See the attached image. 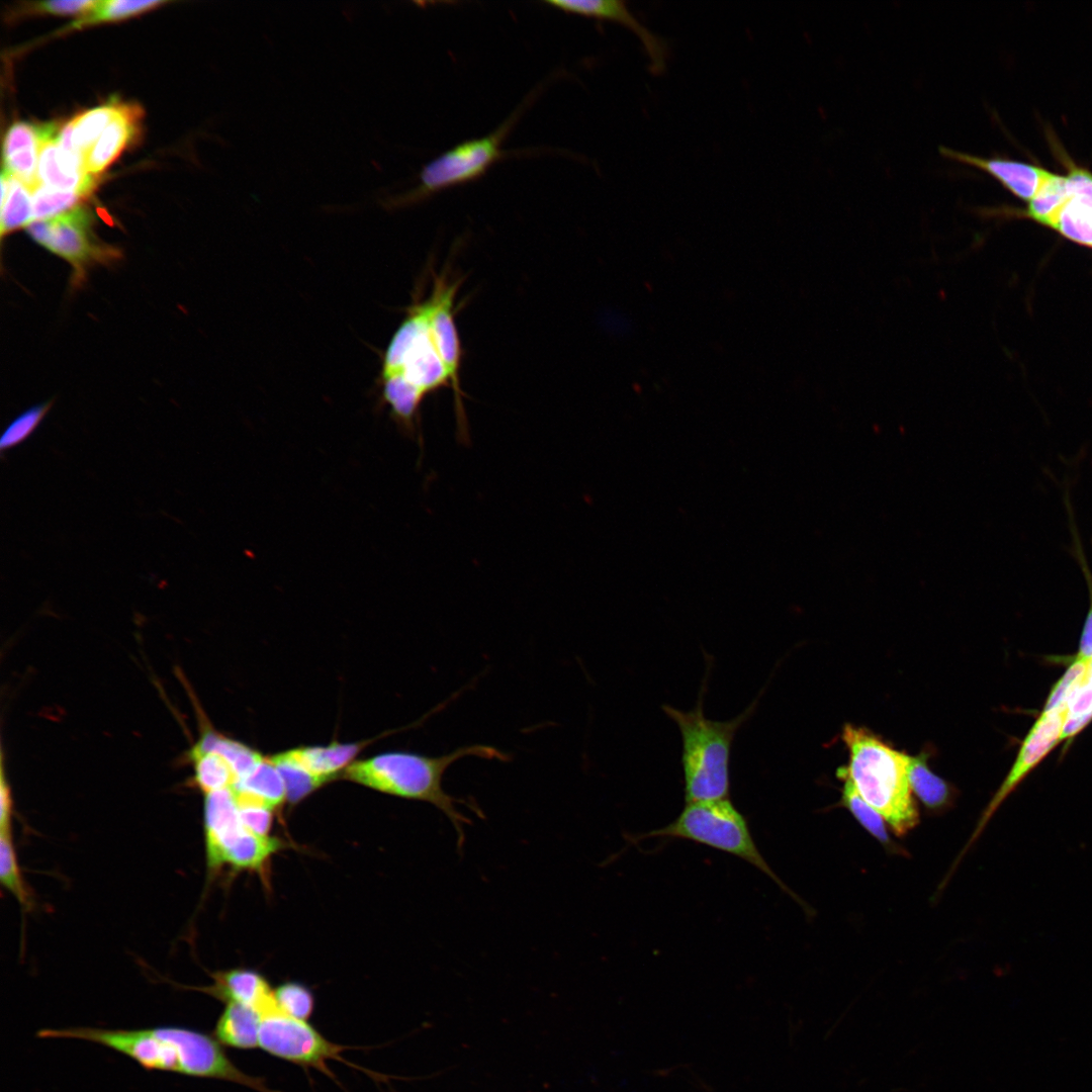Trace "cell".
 Segmentation results:
<instances>
[{"instance_id": "cell-36", "label": "cell", "mask_w": 1092, "mask_h": 1092, "mask_svg": "<svg viewBox=\"0 0 1092 1092\" xmlns=\"http://www.w3.org/2000/svg\"><path fill=\"white\" fill-rule=\"evenodd\" d=\"M52 405L53 400H48L29 407L16 417L1 436V451L9 450L25 441L38 427Z\"/></svg>"}, {"instance_id": "cell-12", "label": "cell", "mask_w": 1092, "mask_h": 1092, "mask_svg": "<svg viewBox=\"0 0 1092 1092\" xmlns=\"http://www.w3.org/2000/svg\"><path fill=\"white\" fill-rule=\"evenodd\" d=\"M547 5L584 17L617 22L630 29L641 41L649 59V69L653 74L665 70L668 58L666 40L646 27L621 0H554Z\"/></svg>"}, {"instance_id": "cell-8", "label": "cell", "mask_w": 1092, "mask_h": 1092, "mask_svg": "<svg viewBox=\"0 0 1092 1092\" xmlns=\"http://www.w3.org/2000/svg\"><path fill=\"white\" fill-rule=\"evenodd\" d=\"M388 373H400L426 395L452 385L433 341L428 300L411 308L391 338L382 367V374Z\"/></svg>"}, {"instance_id": "cell-35", "label": "cell", "mask_w": 1092, "mask_h": 1092, "mask_svg": "<svg viewBox=\"0 0 1092 1092\" xmlns=\"http://www.w3.org/2000/svg\"><path fill=\"white\" fill-rule=\"evenodd\" d=\"M271 762L279 769L283 777L287 801L297 803L327 784L298 765L279 757L277 754L269 756Z\"/></svg>"}, {"instance_id": "cell-29", "label": "cell", "mask_w": 1092, "mask_h": 1092, "mask_svg": "<svg viewBox=\"0 0 1092 1092\" xmlns=\"http://www.w3.org/2000/svg\"><path fill=\"white\" fill-rule=\"evenodd\" d=\"M1069 199L1066 178L1050 173L1036 194L1029 200L1027 213L1035 220L1051 226Z\"/></svg>"}, {"instance_id": "cell-31", "label": "cell", "mask_w": 1092, "mask_h": 1092, "mask_svg": "<svg viewBox=\"0 0 1092 1092\" xmlns=\"http://www.w3.org/2000/svg\"><path fill=\"white\" fill-rule=\"evenodd\" d=\"M1051 226L1072 241L1092 247V208L1076 199L1065 203Z\"/></svg>"}, {"instance_id": "cell-32", "label": "cell", "mask_w": 1092, "mask_h": 1092, "mask_svg": "<svg viewBox=\"0 0 1092 1092\" xmlns=\"http://www.w3.org/2000/svg\"><path fill=\"white\" fill-rule=\"evenodd\" d=\"M167 3L166 1H138V0H106L97 1L92 10L71 23V28H80L85 25L96 24L104 21H115L132 15H136Z\"/></svg>"}, {"instance_id": "cell-40", "label": "cell", "mask_w": 1092, "mask_h": 1092, "mask_svg": "<svg viewBox=\"0 0 1092 1092\" xmlns=\"http://www.w3.org/2000/svg\"><path fill=\"white\" fill-rule=\"evenodd\" d=\"M96 3L97 1L93 0L43 1L33 4L31 9L41 13L83 16L92 10Z\"/></svg>"}, {"instance_id": "cell-17", "label": "cell", "mask_w": 1092, "mask_h": 1092, "mask_svg": "<svg viewBox=\"0 0 1092 1092\" xmlns=\"http://www.w3.org/2000/svg\"><path fill=\"white\" fill-rule=\"evenodd\" d=\"M364 746L365 742H332L325 746L296 747L277 755L329 783L341 777Z\"/></svg>"}, {"instance_id": "cell-26", "label": "cell", "mask_w": 1092, "mask_h": 1092, "mask_svg": "<svg viewBox=\"0 0 1092 1092\" xmlns=\"http://www.w3.org/2000/svg\"><path fill=\"white\" fill-rule=\"evenodd\" d=\"M193 747L203 751H215L223 755L237 774V782L248 775L265 756L252 747L223 736L212 729H205Z\"/></svg>"}, {"instance_id": "cell-19", "label": "cell", "mask_w": 1092, "mask_h": 1092, "mask_svg": "<svg viewBox=\"0 0 1092 1092\" xmlns=\"http://www.w3.org/2000/svg\"><path fill=\"white\" fill-rule=\"evenodd\" d=\"M60 128L56 123L37 125L38 184L55 190L76 192L87 198L94 190L97 180H81L66 173L58 158Z\"/></svg>"}, {"instance_id": "cell-18", "label": "cell", "mask_w": 1092, "mask_h": 1092, "mask_svg": "<svg viewBox=\"0 0 1092 1092\" xmlns=\"http://www.w3.org/2000/svg\"><path fill=\"white\" fill-rule=\"evenodd\" d=\"M38 151L37 126L18 121L9 127L3 144V170L25 184L30 191L38 185Z\"/></svg>"}, {"instance_id": "cell-6", "label": "cell", "mask_w": 1092, "mask_h": 1092, "mask_svg": "<svg viewBox=\"0 0 1092 1092\" xmlns=\"http://www.w3.org/2000/svg\"><path fill=\"white\" fill-rule=\"evenodd\" d=\"M518 112L489 134L465 141L442 153L428 163L420 173L416 188L391 200L394 206L421 201L436 192L478 179L505 152L503 142L518 118Z\"/></svg>"}, {"instance_id": "cell-7", "label": "cell", "mask_w": 1092, "mask_h": 1092, "mask_svg": "<svg viewBox=\"0 0 1092 1092\" xmlns=\"http://www.w3.org/2000/svg\"><path fill=\"white\" fill-rule=\"evenodd\" d=\"M93 216L80 205L50 219L33 220L26 231L31 239L72 267V285L81 286L87 271L96 265H112L121 251L105 244L93 233Z\"/></svg>"}, {"instance_id": "cell-38", "label": "cell", "mask_w": 1092, "mask_h": 1092, "mask_svg": "<svg viewBox=\"0 0 1092 1092\" xmlns=\"http://www.w3.org/2000/svg\"><path fill=\"white\" fill-rule=\"evenodd\" d=\"M1090 661L1074 657L1064 674L1051 690L1042 711L1067 706L1069 699L1082 681Z\"/></svg>"}, {"instance_id": "cell-39", "label": "cell", "mask_w": 1092, "mask_h": 1092, "mask_svg": "<svg viewBox=\"0 0 1092 1092\" xmlns=\"http://www.w3.org/2000/svg\"><path fill=\"white\" fill-rule=\"evenodd\" d=\"M243 826L250 832L269 836L273 809L264 806H238Z\"/></svg>"}, {"instance_id": "cell-11", "label": "cell", "mask_w": 1092, "mask_h": 1092, "mask_svg": "<svg viewBox=\"0 0 1092 1092\" xmlns=\"http://www.w3.org/2000/svg\"><path fill=\"white\" fill-rule=\"evenodd\" d=\"M458 286L459 282L449 281L446 274L436 277L428 302L433 341L451 378L459 437L461 441H467L468 427L459 380L462 349L454 318V299Z\"/></svg>"}, {"instance_id": "cell-34", "label": "cell", "mask_w": 1092, "mask_h": 1092, "mask_svg": "<svg viewBox=\"0 0 1092 1092\" xmlns=\"http://www.w3.org/2000/svg\"><path fill=\"white\" fill-rule=\"evenodd\" d=\"M0 878L1 883L22 905L25 907L30 906L31 899L21 877L10 830H1Z\"/></svg>"}, {"instance_id": "cell-25", "label": "cell", "mask_w": 1092, "mask_h": 1092, "mask_svg": "<svg viewBox=\"0 0 1092 1092\" xmlns=\"http://www.w3.org/2000/svg\"><path fill=\"white\" fill-rule=\"evenodd\" d=\"M189 755L194 764L195 785L206 795L232 789L238 777L232 763L220 753L192 746Z\"/></svg>"}, {"instance_id": "cell-3", "label": "cell", "mask_w": 1092, "mask_h": 1092, "mask_svg": "<svg viewBox=\"0 0 1092 1092\" xmlns=\"http://www.w3.org/2000/svg\"><path fill=\"white\" fill-rule=\"evenodd\" d=\"M841 739L849 762L839 767L861 798L903 836L919 822V812L908 779V754L884 742L862 727L844 725Z\"/></svg>"}, {"instance_id": "cell-30", "label": "cell", "mask_w": 1092, "mask_h": 1092, "mask_svg": "<svg viewBox=\"0 0 1092 1092\" xmlns=\"http://www.w3.org/2000/svg\"><path fill=\"white\" fill-rule=\"evenodd\" d=\"M1092 720V660L1086 673L1067 703L1062 741L1081 732Z\"/></svg>"}, {"instance_id": "cell-42", "label": "cell", "mask_w": 1092, "mask_h": 1092, "mask_svg": "<svg viewBox=\"0 0 1092 1092\" xmlns=\"http://www.w3.org/2000/svg\"><path fill=\"white\" fill-rule=\"evenodd\" d=\"M1084 565V564H1083ZM1085 566V565H1084ZM1084 574L1087 579L1090 594V607L1084 622L1082 634L1080 637L1079 648L1075 658L1082 660H1092V575L1086 569Z\"/></svg>"}, {"instance_id": "cell-5", "label": "cell", "mask_w": 1092, "mask_h": 1092, "mask_svg": "<svg viewBox=\"0 0 1092 1092\" xmlns=\"http://www.w3.org/2000/svg\"><path fill=\"white\" fill-rule=\"evenodd\" d=\"M650 838L681 839L703 844L734 855L763 873L794 900H802L783 882L760 852L746 817L730 799L686 803L670 823L632 838L633 842Z\"/></svg>"}, {"instance_id": "cell-2", "label": "cell", "mask_w": 1092, "mask_h": 1092, "mask_svg": "<svg viewBox=\"0 0 1092 1092\" xmlns=\"http://www.w3.org/2000/svg\"><path fill=\"white\" fill-rule=\"evenodd\" d=\"M467 756L509 760L508 754L484 744L464 745L438 756L391 751L355 760L341 777L381 793L435 806L451 821L461 844L469 820L457 805L466 803L444 790L443 778L450 765Z\"/></svg>"}, {"instance_id": "cell-10", "label": "cell", "mask_w": 1092, "mask_h": 1092, "mask_svg": "<svg viewBox=\"0 0 1092 1092\" xmlns=\"http://www.w3.org/2000/svg\"><path fill=\"white\" fill-rule=\"evenodd\" d=\"M1067 706L1042 711L1023 739L1016 758L1006 778L984 810L979 823L962 854L976 841L1005 799L1062 741Z\"/></svg>"}, {"instance_id": "cell-23", "label": "cell", "mask_w": 1092, "mask_h": 1092, "mask_svg": "<svg viewBox=\"0 0 1092 1092\" xmlns=\"http://www.w3.org/2000/svg\"><path fill=\"white\" fill-rule=\"evenodd\" d=\"M9 174V173H8ZM1 238L33 221L30 189L10 174H1Z\"/></svg>"}, {"instance_id": "cell-1", "label": "cell", "mask_w": 1092, "mask_h": 1092, "mask_svg": "<svg viewBox=\"0 0 1092 1092\" xmlns=\"http://www.w3.org/2000/svg\"><path fill=\"white\" fill-rule=\"evenodd\" d=\"M37 1036L97 1043L128 1057L147 1070L223 1080L258 1092H281L270 1088L263 1078L240 1070L214 1036L187 1027L46 1028Z\"/></svg>"}, {"instance_id": "cell-24", "label": "cell", "mask_w": 1092, "mask_h": 1092, "mask_svg": "<svg viewBox=\"0 0 1092 1092\" xmlns=\"http://www.w3.org/2000/svg\"><path fill=\"white\" fill-rule=\"evenodd\" d=\"M281 847V840L257 835L245 828L225 852L223 866L235 870L260 871Z\"/></svg>"}, {"instance_id": "cell-43", "label": "cell", "mask_w": 1092, "mask_h": 1092, "mask_svg": "<svg viewBox=\"0 0 1092 1092\" xmlns=\"http://www.w3.org/2000/svg\"><path fill=\"white\" fill-rule=\"evenodd\" d=\"M1 813H0V825L1 830H10V820L12 812V799L10 788L5 779L4 771L1 772Z\"/></svg>"}, {"instance_id": "cell-9", "label": "cell", "mask_w": 1092, "mask_h": 1092, "mask_svg": "<svg viewBox=\"0 0 1092 1092\" xmlns=\"http://www.w3.org/2000/svg\"><path fill=\"white\" fill-rule=\"evenodd\" d=\"M259 1046L266 1053L331 1075L327 1062L343 1061L348 1046L330 1041L305 1020L283 1013L278 1006L261 1014Z\"/></svg>"}, {"instance_id": "cell-41", "label": "cell", "mask_w": 1092, "mask_h": 1092, "mask_svg": "<svg viewBox=\"0 0 1092 1092\" xmlns=\"http://www.w3.org/2000/svg\"><path fill=\"white\" fill-rule=\"evenodd\" d=\"M1069 198L1076 199L1092 208V175L1082 169H1073L1066 177Z\"/></svg>"}, {"instance_id": "cell-13", "label": "cell", "mask_w": 1092, "mask_h": 1092, "mask_svg": "<svg viewBox=\"0 0 1092 1092\" xmlns=\"http://www.w3.org/2000/svg\"><path fill=\"white\" fill-rule=\"evenodd\" d=\"M244 829L232 789L205 795V844L207 864L211 870L223 866L226 850Z\"/></svg>"}, {"instance_id": "cell-37", "label": "cell", "mask_w": 1092, "mask_h": 1092, "mask_svg": "<svg viewBox=\"0 0 1092 1092\" xmlns=\"http://www.w3.org/2000/svg\"><path fill=\"white\" fill-rule=\"evenodd\" d=\"M274 998L279 1009L293 1018L307 1021L313 1012V995L299 983L281 984L274 990Z\"/></svg>"}, {"instance_id": "cell-15", "label": "cell", "mask_w": 1092, "mask_h": 1092, "mask_svg": "<svg viewBox=\"0 0 1092 1092\" xmlns=\"http://www.w3.org/2000/svg\"><path fill=\"white\" fill-rule=\"evenodd\" d=\"M940 152L950 159L988 172L1024 200H1030L1036 194L1050 174L1040 168L1020 162L986 159L943 147L940 148Z\"/></svg>"}, {"instance_id": "cell-14", "label": "cell", "mask_w": 1092, "mask_h": 1092, "mask_svg": "<svg viewBox=\"0 0 1092 1092\" xmlns=\"http://www.w3.org/2000/svg\"><path fill=\"white\" fill-rule=\"evenodd\" d=\"M213 983L200 988L216 999L228 1003H239L255 1008L260 1014L277 1006L268 982L252 970L235 969L216 972L212 975Z\"/></svg>"}, {"instance_id": "cell-28", "label": "cell", "mask_w": 1092, "mask_h": 1092, "mask_svg": "<svg viewBox=\"0 0 1092 1092\" xmlns=\"http://www.w3.org/2000/svg\"><path fill=\"white\" fill-rule=\"evenodd\" d=\"M837 777L843 781L841 791V803L852 814L855 820L888 849H893V842L889 836L886 820L883 816L867 803L857 793L851 781L837 769Z\"/></svg>"}, {"instance_id": "cell-21", "label": "cell", "mask_w": 1092, "mask_h": 1092, "mask_svg": "<svg viewBox=\"0 0 1092 1092\" xmlns=\"http://www.w3.org/2000/svg\"><path fill=\"white\" fill-rule=\"evenodd\" d=\"M426 394L400 373L382 374V398L396 424L415 435Z\"/></svg>"}, {"instance_id": "cell-22", "label": "cell", "mask_w": 1092, "mask_h": 1092, "mask_svg": "<svg viewBox=\"0 0 1092 1092\" xmlns=\"http://www.w3.org/2000/svg\"><path fill=\"white\" fill-rule=\"evenodd\" d=\"M928 755H908V779L913 794L931 811L949 808L954 801V788L935 775L927 764Z\"/></svg>"}, {"instance_id": "cell-20", "label": "cell", "mask_w": 1092, "mask_h": 1092, "mask_svg": "<svg viewBox=\"0 0 1092 1092\" xmlns=\"http://www.w3.org/2000/svg\"><path fill=\"white\" fill-rule=\"evenodd\" d=\"M261 1014L253 1007L228 1003L219 1015L213 1035L220 1044L241 1050L259 1046Z\"/></svg>"}, {"instance_id": "cell-33", "label": "cell", "mask_w": 1092, "mask_h": 1092, "mask_svg": "<svg viewBox=\"0 0 1092 1092\" xmlns=\"http://www.w3.org/2000/svg\"><path fill=\"white\" fill-rule=\"evenodd\" d=\"M33 220H44L67 212L86 199L79 193L37 185L31 190Z\"/></svg>"}, {"instance_id": "cell-27", "label": "cell", "mask_w": 1092, "mask_h": 1092, "mask_svg": "<svg viewBox=\"0 0 1092 1092\" xmlns=\"http://www.w3.org/2000/svg\"><path fill=\"white\" fill-rule=\"evenodd\" d=\"M123 104L110 102L87 110L69 121L72 142L85 157L107 125L119 114Z\"/></svg>"}, {"instance_id": "cell-4", "label": "cell", "mask_w": 1092, "mask_h": 1092, "mask_svg": "<svg viewBox=\"0 0 1092 1092\" xmlns=\"http://www.w3.org/2000/svg\"><path fill=\"white\" fill-rule=\"evenodd\" d=\"M707 676L697 705L682 711L663 705L664 714L677 726L681 737V764L686 803L728 799L730 794V754L740 727L754 713L755 700L744 712L728 721H716L704 713Z\"/></svg>"}, {"instance_id": "cell-16", "label": "cell", "mask_w": 1092, "mask_h": 1092, "mask_svg": "<svg viewBox=\"0 0 1092 1092\" xmlns=\"http://www.w3.org/2000/svg\"><path fill=\"white\" fill-rule=\"evenodd\" d=\"M143 115L136 105L123 104L85 157L86 172L98 177L136 135Z\"/></svg>"}]
</instances>
